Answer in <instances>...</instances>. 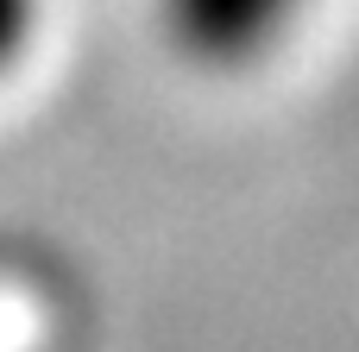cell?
<instances>
[{
  "label": "cell",
  "instance_id": "obj_1",
  "mask_svg": "<svg viewBox=\"0 0 359 352\" xmlns=\"http://www.w3.org/2000/svg\"><path fill=\"white\" fill-rule=\"evenodd\" d=\"M309 0H158V31L196 69H246L271 57Z\"/></svg>",
  "mask_w": 359,
  "mask_h": 352
},
{
  "label": "cell",
  "instance_id": "obj_2",
  "mask_svg": "<svg viewBox=\"0 0 359 352\" xmlns=\"http://www.w3.org/2000/svg\"><path fill=\"white\" fill-rule=\"evenodd\" d=\"M44 25V0H0V76L19 69V57H32Z\"/></svg>",
  "mask_w": 359,
  "mask_h": 352
}]
</instances>
